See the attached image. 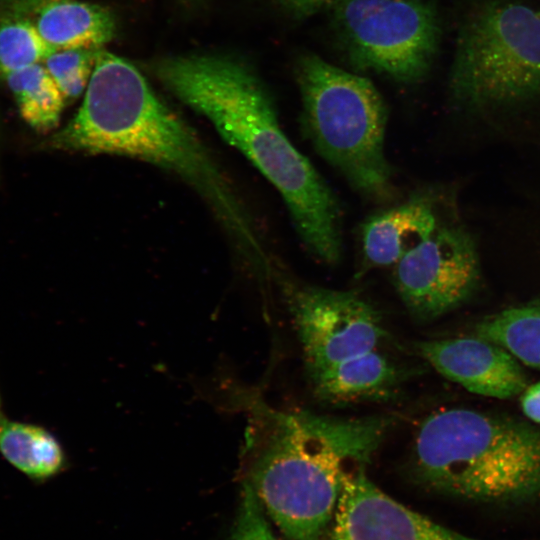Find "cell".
Wrapping results in <instances>:
<instances>
[{
	"label": "cell",
	"instance_id": "cell-1",
	"mask_svg": "<svg viewBox=\"0 0 540 540\" xmlns=\"http://www.w3.org/2000/svg\"><path fill=\"white\" fill-rule=\"evenodd\" d=\"M229 400L247 418L241 486L285 540H324L346 477L370 462L392 419L280 410L235 385Z\"/></svg>",
	"mask_w": 540,
	"mask_h": 540
},
{
	"label": "cell",
	"instance_id": "cell-2",
	"mask_svg": "<svg viewBox=\"0 0 540 540\" xmlns=\"http://www.w3.org/2000/svg\"><path fill=\"white\" fill-rule=\"evenodd\" d=\"M153 71L168 91L207 118L274 186L309 254L325 264L337 263L343 247L339 202L283 131L268 92L254 73L215 54L165 57Z\"/></svg>",
	"mask_w": 540,
	"mask_h": 540
},
{
	"label": "cell",
	"instance_id": "cell-3",
	"mask_svg": "<svg viewBox=\"0 0 540 540\" xmlns=\"http://www.w3.org/2000/svg\"><path fill=\"white\" fill-rule=\"evenodd\" d=\"M45 144L53 150L127 156L179 175L208 201L244 253L252 260L264 256L210 152L126 59L100 49L77 113Z\"/></svg>",
	"mask_w": 540,
	"mask_h": 540
},
{
	"label": "cell",
	"instance_id": "cell-4",
	"mask_svg": "<svg viewBox=\"0 0 540 540\" xmlns=\"http://www.w3.org/2000/svg\"><path fill=\"white\" fill-rule=\"evenodd\" d=\"M412 474L428 490L477 503L540 500V428L469 408L436 411L420 424Z\"/></svg>",
	"mask_w": 540,
	"mask_h": 540
},
{
	"label": "cell",
	"instance_id": "cell-5",
	"mask_svg": "<svg viewBox=\"0 0 540 540\" xmlns=\"http://www.w3.org/2000/svg\"><path fill=\"white\" fill-rule=\"evenodd\" d=\"M302 349L313 392L330 404L373 400L400 368L381 351L379 312L356 292L305 283L272 267Z\"/></svg>",
	"mask_w": 540,
	"mask_h": 540
},
{
	"label": "cell",
	"instance_id": "cell-6",
	"mask_svg": "<svg viewBox=\"0 0 540 540\" xmlns=\"http://www.w3.org/2000/svg\"><path fill=\"white\" fill-rule=\"evenodd\" d=\"M302 128L315 151L362 196L378 202L394 195L386 156L387 106L369 79L316 55L297 64Z\"/></svg>",
	"mask_w": 540,
	"mask_h": 540
},
{
	"label": "cell",
	"instance_id": "cell-7",
	"mask_svg": "<svg viewBox=\"0 0 540 540\" xmlns=\"http://www.w3.org/2000/svg\"><path fill=\"white\" fill-rule=\"evenodd\" d=\"M450 91L473 110L540 98V14L516 1L478 2L461 27Z\"/></svg>",
	"mask_w": 540,
	"mask_h": 540
},
{
	"label": "cell",
	"instance_id": "cell-8",
	"mask_svg": "<svg viewBox=\"0 0 540 540\" xmlns=\"http://www.w3.org/2000/svg\"><path fill=\"white\" fill-rule=\"evenodd\" d=\"M336 8L338 32L358 67L407 83L427 74L440 34L428 2L344 0Z\"/></svg>",
	"mask_w": 540,
	"mask_h": 540
},
{
	"label": "cell",
	"instance_id": "cell-9",
	"mask_svg": "<svg viewBox=\"0 0 540 540\" xmlns=\"http://www.w3.org/2000/svg\"><path fill=\"white\" fill-rule=\"evenodd\" d=\"M393 267L395 290L411 317L437 319L466 303L481 284L477 245L454 214Z\"/></svg>",
	"mask_w": 540,
	"mask_h": 540
},
{
	"label": "cell",
	"instance_id": "cell-10",
	"mask_svg": "<svg viewBox=\"0 0 540 540\" xmlns=\"http://www.w3.org/2000/svg\"><path fill=\"white\" fill-rule=\"evenodd\" d=\"M327 540H482L419 514L381 491L361 467L349 474Z\"/></svg>",
	"mask_w": 540,
	"mask_h": 540
},
{
	"label": "cell",
	"instance_id": "cell-11",
	"mask_svg": "<svg viewBox=\"0 0 540 540\" xmlns=\"http://www.w3.org/2000/svg\"><path fill=\"white\" fill-rule=\"evenodd\" d=\"M416 349L442 376L478 395L510 399L529 385L510 352L476 335L421 341Z\"/></svg>",
	"mask_w": 540,
	"mask_h": 540
},
{
	"label": "cell",
	"instance_id": "cell-12",
	"mask_svg": "<svg viewBox=\"0 0 540 540\" xmlns=\"http://www.w3.org/2000/svg\"><path fill=\"white\" fill-rule=\"evenodd\" d=\"M440 208L435 197L418 194L367 219L361 231L363 270L394 266L437 228L446 216Z\"/></svg>",
	"mask_w": 540,
	"mask_h": 540
},
{
	"label": "cell",
	"instance_id": "cell-13",
	"mask_svg": "<svg viewBox=\"0 0 540 540\" xmlns=\"http://www.w3.org/2000/svg\"><path fill=\"white\" fill-rule=\"evenodd\" d=\"M27 20L53 51L101 48L115 31L108 9L80 0H32Z\"/></svg>",
	"mask_w": 540,
	"mask_h": 540
},
{
	"label": "cell",
	"instance_id": "cell-14",
	"mask_svg": "<svg viewBox=\"0 0 540 540\" xmlns=\"http://www.w3.org/2000/svg\"><path fill=\"white\" fill-rule=\"evenodd\" d=\"M0 454L35 483L58 475L66 466L59 440L45 427L4 418L0 426Z\"/></svg>",
	"mask_w": 540,
	"mask_h": 540
},
{
	"label": "cell",
	"instance_id": "cell-15",
	"mask_svg": "<svg viewBox=\"0 0 540 540\" xmlns=\"http://www.w3.org/2000/svg\"><path fill=\"white\" fill-rule=\"evenodd\" d=\"M474 334L510 352L540 371V300L504 309L478 322Z\"/></svg>",
	"mask_w": 540,
	"mask_h": 540
},
{
	"label": "cell",
	"instance_id": "cell-16",
	"mask_svg": "<svg viewBox=\"0 0 540 540\" xmlns=\"http://www.w3.org/2000/svg\"><path fill=\"white\" fill-rule=\"evenodd\" d=\"M4 81L31 128L47 133L58 126L66 100L43 63L10 74Z\"/></svg>",
	"mask_w": 540,
	"mask_h": 540
},
{
	"label": "cell",
	"instance_id": "cell-17",
	"mask_svg": "<svg viewBox=\"0 0 540 540\" xmlns=\"http://www.w3.org/2000/svg\"><path fill=\"white\" fill-rule=\"evenodd\" d=\"M52 52L29 20L0 9V80L42 63Z\"/></svg>",
	"mask_w": 540,
	"mask_h": 540
},
{
	"label": "cell",
	"instance_id": "cell-18",
	"mask_svg": "<svg viewBox=\"0 0 540 540\" xmlns=\"http://www.w3.org/2000/svg\"><path fill=\"white\" fill-rule=\"evenodd\" d=\"M100 48H70L50 53L43 65L62 92L66 102L86 90Z\"/></svg>",
	"mask_w": 540,
	"mask_h": 540
},
{
	"label": "cell",
	"instance_id": "cell-19",
	"mask_svg": "<svg viewBox=\"0 0 540 540\" xmlns=\"http://www.w3.org/2000/svg\"><path fill=\"white\" fill-rule=\"evenodd\" d=\"M240 503L229 540H280L253 493L241 486Z\"/></svg>",
	"mask_w": 540,
	"mask_h": 540
},
{
	"label": "cell",
	"instance_id": "cell-20",
	"mask_svg": "<svg viewBox=\"0 0 540 540\" xmlns=\"http://www.w3.org/2000/svg\"><path fill=\"white\" fill-rule=\"evenodd\" d=\"M295 16L306 17L327 8L338 6L344 0H276Z\"/></svg>",
	"mask_w": 540,
	"mask_h": 540
},
{
	"label": "cell",
	"instance_id": "cell-21",
	"mask_svg": "<svg viewBox=\"0 0 540 540\" xmlns=\"http://www.w3.org/2000/svg\"><path fill=\"white\" fill-rule=\"evenodd\" d=\"M520 405L527 418L540 424V381L525 388L520 394Z\"/></svg>",
	"mask_w": 540,
	"mask_h": 540
},
{
	"label": "cell",
	"instance_id": "cell-22",
	"mask_svg": "<svg viewBox=\"0 0 540 540\" xmlns=\"http://www.w3.org/2000/svg\"><path fill=\"white\" fill-rule=\"evenodd\" d=\"M4 415H3V412H2V396H1V391H0V426L2 424V421L4 419Z\"/></svg>",
	"mask_w": 540,
	"mask_h": 540
}]
</instances>
